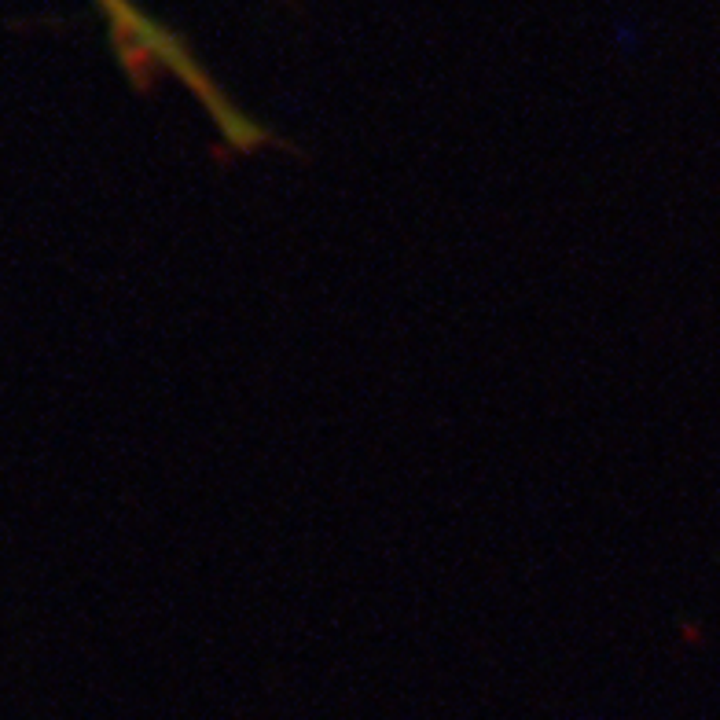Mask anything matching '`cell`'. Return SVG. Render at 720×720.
I'll return each mask as SVG.
<instances>
[{
    "label": "cell",
    "instance_id": "6da1fadb",
    "mask_svg": "<svg viewBox=\"0 0 720 720\" xmlns=\"http://www.w3.org/2000/svg\"><path fill=\"white\" fill-rule=\"evenodd\" d=\"M96 4L114 22V37H118V45H122L126 59H136L140 66H147V63L170 66V70H177L184 77V82H191L195 92H203L206 100H214V92L206 89V77L191 66L188 52L177 45V37H170L162 26H154L147 15H140L129 0H96Z\"/></svg>",
    "mask_w": 720,
    "mask_h": 720
}]
</instances>
